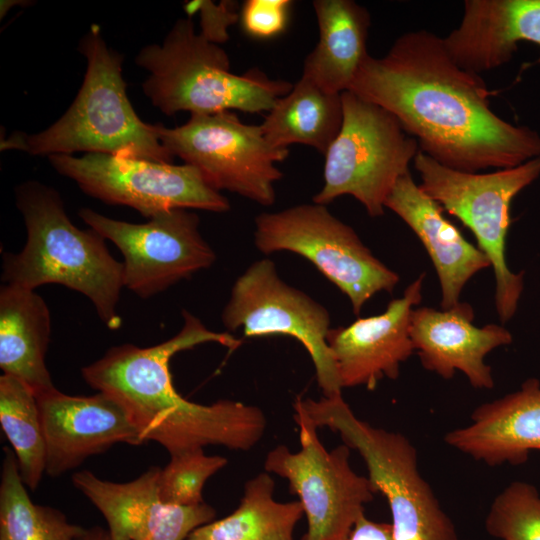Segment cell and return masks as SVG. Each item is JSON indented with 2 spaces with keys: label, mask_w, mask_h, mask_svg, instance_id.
<instances>
[{
  "label": "cell",
  "mask_w": 540,
  "mask_h": 540,
  "mask_svg": "<svg viewBox=\"0 0 540 540\" xmlns=\"http://www.w3.org/2000/svg\"><path fill=\"white\" fill-rule=\"evenodd\" d=\"M160 470L150 467L125 483L82 470L72 475V482L104 516L110 540H186L196 528L213 521L216 512L205 502L163 503L158 491Z\"/></svg>",
  "instance_id": "obj_15"
},
{
  "label": "cell",
  "mask_w": 540,
  "mask_h": 540,
  "mask_svg": "<svg viewBox=\"0 0 540 540\" xmlns=\"http://www.w3.org/2000/svg\"><path fill=\"white\" fill-rule=\"evenodd\" d=\"M293 2L290 0H246L240 8L243 31L256 39L282 34L288 24Z\"/></svg>",
  "instance_id": "obj_30"
},
{
  "label": "cell",
  "mask_w": 540,
  "mask_h": 540,
  "mask_svg": "<svg viewBox=\"0 0 540 540\" xmlns=\"http://www.w3.org/2000/svg\"><path fill=\"white\" fill-rule=\"evenodd\" d=\"M227 463L226 458L208 456L203 449L170 455V461L160 470L158 479L161 501L182 506L204 502L202 490L206 481Z\"/></svg>",
  "instance_id": "obj_29"
},
{
  "label": "cell",
  "mask_w": 540,
  "mask_h": 540,
  "mask_svg": "<svg viewBox=\"0 0 540 540\" xmlns=\"http://www.w3.org/2000/svg\"><path fill=\"white\" fill-rule=\"evenodd\" d=\"M80 540H110V535L108 530L99 526H94L86 529Z\"/></svg>",
  "instance_id": "obj_33"
},
{
  "label": "cell",
  "mask_w": 540,
  "mask_h": 540,
  "mask_svg": "<svg viewBox=\"0 0 540 540\" xmlns=\"http://www.w3.org/2000/svg\"><path fill=\"white\" fill-rule=\"evenodd\" d=\"M0 483V540H80L86 528L58 509L35 504L19 473L14 451L5 447Z\"/></svg>",
  "instance_id": "obj_26"
},
{
  "label": "cell",
  "mask_w": 540,
  "mask_h": 540,
  "mask_svg": "<svg viewBox=\"0 0 540 540\" xmlns=\"http://www.w3.org/2000/svg\"><path fill=\"white\" fill-rule=\"evenodd\" d=\"M51 166L73 180L88 196L109 205L128 206L146 218L172 209H200L216 213L230 203L188 164L175 165L104 153L81 157L48 156Z\"/></svg>",
  "instance_id": "obj_12"
},
{
  "label": "cell",
  "mask_w": 540,
  "mask_h": 540,
  "mask_svg": "<svg viewBox=\"0 0 540 540\" xmlns=\"http://www.w3.org/2000/svg\"><path fill=\"white\" fill-rule=\"evenodd\" d=\"M0 424L15 453L23 483L36 490L46 473V446L36 395L20 380L0 377Z\"/></svg>",
  "instance_id": "obj_27"
},
{
  "label": "cell",
  "mask_w": 540,
  "mask_h": 540,
  "mask_svg": "<svg viewBox=\"0 0 540 540\" xmlns=\"http://www.w3.org/2000/svg\"><path fill=\"white\" fill-rule=\"evenodd\" d=\"M36 398L46 446V473L51 477L117 443L143 444L126 411L105 393L72 396L55 387Z\"/></svg>",
  "instance_id": "obj_16"
},
{
  "label": "cell",
  "mask_w": 540,
  "mask_h": 540,
  "mask_svg": "<svg viewBox=\"0 0 540 540\" xmlns=\"http://www.w3.org/2000/svg\"><path fill=\"white\" fill-rule=\"evenodd\" d=\"M312 5L319 39L304 61L301 76L327 92L341 94L349 90L369 54L371 17L352 0H315Z\"/></svg>",
  "instance_id": "obj_23"
},
{
  "label": "cell",
  "mask_w": 540,
  "mask_h": 540,
  "mask_svg": "<svg viewBox=\"0 0 540 540\" xmlns=\"http://www.w3.org/2000/svg\"><path fill=\"white\" fill-rule=\"evenodd\" d=\"M79 216L120 250L124 287L143 299L209 268L216 260L200 233L199 216L189 209L164 211L142 224L115 220L89 208L80 209Z\"/></svg>",
  "instance_id": "obj_14"
},
{
  "label": "cell",
  "mask_w": 540,
  "mask_h": 540,
  "mask_svg": "<svg viewBox=\"0 0 540 540\" xmlns=\"http://www.w3.org/2000/svg\"><path fill=\"white\" fill-rule=\"evenodd\" d=\"M348 540H393L391 524L374 522L363 515Z\"/></svg>",
  "instance_id": "obj_32"
},
{
  "label": "cell",
  "mask_w": 540,
  "mask_h": 540,
  "mask_svg": "<svg viewBox=\"0 0 540 540\" xmlns=\"http://www.w3.org/2000/svg\"><path fill=\"white\" fill-rule=\"evenodd\" d=\"M221 320L246 337L285 335L300 342L310 355L316 380L325 397L342 394V386L326 337L327 309L279 276L270 259L252 263L235 281Z\"/></svg>",
  "instance_id": "obj_13"
},
{
  "label": "cell",
  "mask_w": 540,
  "mask_h": 540,
  "mask_svg": "<svg viewBox=\"0 0 540 540\" xmlns=\"http://www.w3.org/2000/svg\"><path fill=\"white\" fill-rule=\"evenodd\" d=\"M147 540H150V539H147Z\"/></svg>",
  "instance_id": "obj_34"
},
{
  "label": "cell",
  "mask_w": 540,
  "mask_h": 540,
  "mask_svg": "<svg viewBox=\"0 0 540 540\" xmlns=\"http://www.w3.org/2000/svg\"><path fill=\"white\" fill-rule=\"evenodd\" d=\"M189 18L200 14V34L208 41L221 44L229 39L228 29L240 19V9L236 1L223 0L218 4L208 0H194L184 5Z\"/></svg>",
  "instance_id": "obj_31"
},
{
  "label": "cell",
  "mask_w": 540,
  "mask_h": 540,
  "mask_svg": "<svg viewBox=\"0 0 540 540\" xmlns=\"http://www.w3.org/2000/svg\"><path fill=\"white\" fill-rule=\"evenodd\" d=\"M385 208L400 217L425 247L438 276L442 309L456 305L466 283L491 267L487 256L444 216L441 205L415 183L410 172L396 182Z\"/></svg>",
  "instance_id": "obj_19"
},
{
  "label": "cell",
  "mask_w": 540,
  "mask_h": 540,
  "mask_svg": "<svg viewBox=\"0 0 540 540\" xmlns=\"http://www.w3.org/2000/svg\"><path fill=\"white\" fill-rule=\"evenodd\" d=\"M474 310L467 302L437 310L431 307L414 308L410 334L414 350L428 371L444 379L462 372L476 389H492V370L484 361L497 347L509 345L512 334L505 327L487 324L474 325Z\"/></svg>",
  "instance_id": "obj_18"
},
{
  "label": "cell",
  "mask_w": 540,
  "mask_h": 540,
  "mask_svg": "<svg viewBox=\"0 0 540 540\" xmlns=\"http://www.w3.org/2000/svg\"><path fill=\"white\" fill-rule=\"evenodd\" d=\"M317 427L339 433L363 458L376 493L392 516L393 540H459L455 525L421 476L417 450L403 434L359 419L341 395L294 402Z\"/></svg>",
  "instance_id": "obj_6"
},
{
  "label": "cell",
  "mask_w": 540,
  "mask_h": 540,
  "mask_svg": "<svg viewBox=\"0 0 540 540\" xmlns=\"http://www.w3.org/2000/svg\"><path fill=\"white\" fill-rule=\"evenodd\" d=\"M487 533L500 540H540V494L514 481L493 500L485 518Z\"/></svg>",
  "instance_id": "obj_28"
},
{
  "label": "cell",
  "mask_w": 540,
  "mask_h": 540,
  "mask_svg": "<svg viewBox=\"0 0 540 540\" xmlns=\"http://www.w3.org/2000/svg\"><path fill=\"white\" fill-rule=\"evenodd\" d=\"M78 50L86 58L87 68L66 112L38 133H13L1 143V150L47 157L104 153L173 163L174 157L159 140L156 124L143 122L130 103L122 76L123 55L107 45L100 26L91 25Z\"/></svg>",
  "instance_id": "obj_4"
},
{
  "label": "cell",
  "mask_w": 540,
  "mask_h": 540,
  "mask_svg": "<svg viewBox=\"0 0 540 540\" xmlns=\"http://www.w3.org/2000/svg\"><path fill=\"white\" fill-rule=\"evenodd\" d=\"M172 338L151 347L122 344L82 368L85 382L117 401L126 411L143 443L154 441L170 455L221 445L233 450L253 448L263 437L266 417L254 405L222 399L202 405L183 398L175 389L169 370L178 352L203 343L229 349L237 338L214 332L190 312Z\"/></svg>",
  "instance_id": "obj_2"
},
{
  "label": "cell",
  "mask_w": 540,
  "mask_h": 540,
  "mask_svg": "<svg viewBox=\"0 0 540 540\" xmlns=\"http://www.w3.org/2000/svg\"><path fill=\"white\" fill-rule=\"evenodd\" d=\"M424 278L425 274H421L408 285L383 313L330 328L326 340L342 388L364 386L374 390L383 378H398L401 364L415 351L411 316L421 302Z\"/></svg>",
  "instance_id": "obj_17"
},
{
  "label": "cell",
  "mask_w": 540,
  "mask_h": 540,
  "mask_svg": "<svg viewBox=\"0 0 540 540\" xmlns=\"http://www.w3.org/2000/svg\"><path fill=\"white\" fill-rule=\"evenodd\" d=\"M254 243L266 255L289 251L309 260L348 297L356 315L375 294L393 292L400 280L326 205L313 202L259 214Z\"/></svg>",
  "instance_id": "obj_9"
},
{
  "label": "cell",
  "mask_w": 540,
  "mask_h": 540,
  "mask_svg": "<svg viewBox=\"0 0 540 540\" xmlns=\"http://www.w3.org/2000/svg\"><path fill=\"white\" fill-rule=\"evenodd\" d=\"M156 131L168 152L195 167L216 191H230L263 206L275 202L274 184L283 176L275 164L288 157L289 149L270 144L260 125L223 111L191 115L174 128L157 123Z\"/></svg>",
  "instance_id": "obj_10"
},
{
  "label": "cell",
  "mask_w": 540,
  "mask_h": 540,
  "mask_svg": "<svg viewBox=\"0 0 540 540\" xmlns=\"http://www.w3.org/2000/svg\"><path fill=\"white\" fill-rule=\"evenodd\" d=\"M348 91L393 114L445 167L476 173L540 156L538 132L494 113L481 76L461 68L427 30L400 35L383 57L368 54Z\"/></svg>",
  "instance_id": "obj_1"
},
{
  "label": "cell",
  "mask_w": 540,
  "mask_h": 540,
  "mask_svg": "<svg viewBox=\"0 0 540 540\" xmlns=\"http://www.w3.org/2000/svg\"><path fill=\"white\" fill-rule=\"evenodd\" d=\"M135 62L149 72L144 94L167 116L180 111L268 113L293 87L258 69L232 73L226 51L196 33L189 17L178 19L161 44L143 47Z\"/></svg>",
  "instance_id": "obj_5"
},
{
  "label": "cell",
  "mask_w": 540,
  "mask_h": 540,
  "mask_svg": "<svg viewBox=\"0 0 540 540\" xmlns=\"http://www.w3.org/2000/svg\"><path fill=\"white\" fill-rule=\"evenodd\" d=\"M341 99L342 126L324 154L323 186L313 202L327 205L350 195L378 217L396 182L410 172L419 145L386 109L351 91Z\"/></svg>",
  "instance_id": "obj_8"
},
{
  "label": "cell",
  "mask_w": 540,
  "mask_h": 540,
  "mask_svg": "<svg viewBox=\"0 0 540 540\" xmlns=\"http://www.w3.org/2000/svg\"><path fill=\"white\" fill-rule=\"evenodd\" d=\"M268 472L249 479L239 506L228 516L196 528L186 540H294L304 515L300 501L278 502Z\"/></svg>",
  "instance_id": "obj_25"
},
{
  "label": "cell",
  "mask_w": 540,
  "mask_h": 540,
  "mask_svg": "<svg viewBox=\"0 0 540 540\" xmlns=\"http://www.w3.org/2000/svg\"><path fill=\"white\" fill-rule=\"evenodd\" d=\"M294 419L300 450L291 452L285 445L276 446L266 455L265 471L287 479L290 491L299 497L307 519L302 540H348L365 515V504L376 494L373 485L352 469L346 444L326 450L317 426L295 404Z\"/></svg>",
  "instance_id": "obj_11"
},
{
  "label": "cell",
  "mask_w": 540,
  "mask_h": 540,
  "mask_svg": "<svg viewBox=\"0 0 540 540\" xmlns=\"http://www.w3.org/2000/svg\"><path fill=\"white\" fill-rule=\"evenodd\" d=\"M444 45L463 69L479 74L508 63L517 43L540 47V0H466Z\"/></svg>",
  "instance_id": "obj_21"
},
{
  "label": "cell",
  "mask_w": 540,
  "mask_h": 540,
  "mask_svg": "<svg viewBox=\"0 0 540 540\" xmlns=\"http://www.w3.org/2000/svg\"><path fill=\"white\" fill-rule=\"evenodd\" d=\"M413 164L421 189L473 233L489 259L495 277L496 312L502 323L509 321L524 287V272L514 273L507 265L510 206L515 196L540 176V156L490 173L454 170L421 151Z\"/></svg>",
  "instance_id": "obj_7"
},
{
  "label": "cell",
  "mask_w": 540,
  "mask_h": 540,
  "mask_svg": "<svg viewBox=\"0 0 540 540\" xmlns=\"http://www.w3.org/2000/svg\"><path fill=\"white\" fill-rule=\"evenodd\" d=\"M342 121L341 94L327 92L301 76L275 102L260 126L267 141L275 147L303 144L325 154Z\"/></svg>",
  "instance_id": "obj_24"
},
{
  "label": "cell",
  "mask_w": 540,
  "mask_h": 540,
  "mask_svg": "<svg viewBox=\"0 0 540 540\" xmlns=\"http://www.w3.org/2000/svg\"><path fill=\"white\" fill-rule=\"evenodd\" d=\"M51 316L35 290L15 284L0 289V368L37 396L55 388L46 366Z\"/></svg>",
  "instance_id": "obj_22"
},
{
  "label": "cell",
  "mask_w": 540,
  "mask_h": 540,
  "mask_svg": "<svg viewBox=\"0 0 540 540\" xmlns=\"http://www.w3.org/2000/svg\"><path fill=\"white\" fill-rule=\"evenodd\" d=\"M27 238L18 253H4L2 280L28 289L59 284L85 295L111 330L122 319L117 311L123 265L110 254L105 239L93 229L81 230L66 214L60 194L31 180L15 189Z\"/></svg>",
  "instance_id": "obj_3"
},
{
  "label": "cell",
  "mask_w": 540,
  "mask_h": 540,
  "mask_svg": "<svg viewBox=\"0 0 540 540\" xmlns=\"http://www.w3.org/2000/svg\"><path fill=\"white\" fill-rule=\"evenodd\" d=\"M471 423L444 436L450 447L489 466L520 465L540 451V381L530 378L503 397L478 406Z\"/></svg>",
  "instance_id": "obj_20"
}]
</instances>
